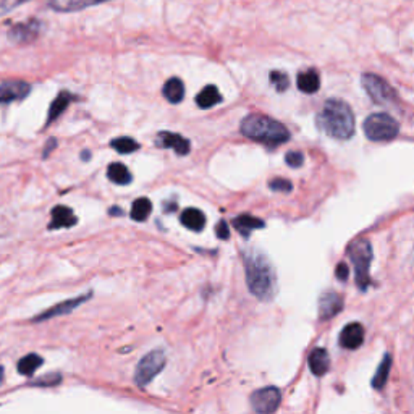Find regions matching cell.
Wrapping results in <instances>:
<instances>
[{
  "mask_svg": "<svg viewBox=\"0 0 414 414\" xmlns=\"http://www.w3.org/2000/svg\"><path fill=\"white\" fill-rule=\"evenodd\" d=\"M244 269L249 292L261 301H271L277 295V273L266 254L261 251L244 253Z\"/></svg>",
  "mask_w": 414,
  "mask_h": 414,
  "instance_id": "6da1fadb",
  "label": "cell"
},
{
  "mask_svg": "<svg viewBox=\"0 0 414 414\" xmlns=\"http://www.w3.org/2000/svg\"><path fill=\"white\" fill-rule=\"evenodd\" d=\"M316 123L319 129L335 139H350L355 133V116L342 99H328L317 113Z\"/></svg>",
  "mask_w": 414,
  "mask_h": 414,
  "instance_id": "7a4b0ae2",
  "label": "cell"
},
{
  "mask_svg": "<svg viewBox=\"0 0 414 414\" xmlns=\"http://www.w3.org/2000/svg\"><path fill=\"white\" fill-rule=\"evenodd\" d=\"M241 133L249 139H256L269 146H278L290 139L285 125L264 116H249L241 122Z\"/></svg>",
  "mask_w": 414,
  "mask_h": 414,
  "instance_id": "3957f363",
  "label": "cell"
},
{
  "mask_svg": "<svg viewBox=\"0 0 414 414\" xmlns=\"http://www.w3.org/2000/svg\"><path fill=\"white\" fill-rule=\"evenodd\" d=\"M348 253H350L351 262L355 266L356 283L359 290H366L369 283H371V277H369V267H371L372 262L371 243L367 239H359V241L351 244Z\"/></svg>",
  "mask_w": 414,
  "mask_h": 414,
  "instance_id": "277c9868",
  "label": "cell"
},
{
  "mask_svg": "<svg viewBox=\"0 0 414 414\" xmlns=\"http://www.w3.org/2000/svg\"><path fill=\"white\" fill-rule=\"evenodd\" d=\"M400 125L388 113H372L364 122V133L371 141H390L397 138Z\"/></svg>",
  "mask_w": 414,
  "mask_h": 414,
  "instance_id": "5b68a950",
  "label": "cell"
},
{
  "mask_svg": "<svg viewBox=\"0 0 414 414\" xmlns=\"http://www.w3.org/2000/svg\"><path fill=\"white\" fill-rule=\"evenodd\" d=\"M361 83L366 89L367 96L379 106H388V104L397 102V93L385 79L377 77L374 73H364Z\"/></svg>",
  "mask_w": 414,
  "mask_h": 414,
  "instance_id": "8992f818",
  "label": "cell"
},
{
  "mask_svg": "<svg viewBox=\"0 0 414 414\" xmlns=\"http://www.w3.org/2000/svg\"><path fill=\"white\" fill-rule=\"evenodd\" d=\"M166 363H167V358L164 351L154 350L151 353H148V355L144 356L136 366V372H134V382H136V385L141 388L146 387L148 383L151 382L164 367H166Z\"/></svg>",
  "mask_w": 414,
  "mask_h": 414,
  "instance_id": "52a82bcc",
  "label": "cell"
},
{
  "mask_svg": "<svg viewBox=\"0 0 414 414\" xmlns=\"http://www.w3.org/2000/svg\"><path fill=\"white\" fill-rule=\"evenodd\" d=\"M282 395L280 390L276 387H266L254 392L251 395V406L256 413H273L280 405Z\"/></svg>",
  "mask_w": 414,
  "mask_h": 414,
  "instance_id": "ba28073f",
  "label": "cell"
},
{
  "mask_svg": "<svg viewBox=\"0 0 414 414\" xmlns=\"http://www.w3.org/2000/svg\"><path fill=\"white\" fill-rule=\"evenodd\" d=\"M44 24L39 19H28L24 23H18L8 31V38L17 44H28L36 41L41 34Z\"/></svg>",
  "mask_w": 414,
  "mask_h": 414,
  "instance_id": "9c48e42d",
  "label": "cell"
},
{
  "mask_svg": "<svg viewBox=\"0 0 414 414\" xmlns=\"http://www.w3.org/2000/svg\"><path fill=\"white\" fill-rule=\"evenodd\" d=\"M31 93V86L26 81H3L0 84V104H10L15 101H23Z\"/></svg>",
  "mask_w": 414,
  "mask_h": 414,
  "instance_id": "30bf717a",
  "label": "cell"
},
{
  "mask_svg": "<svg viewBox=\"0 0 414 414\" xmlns=\"http://www.w3.org/2000/svg\"><path fill=\"white\" fill-rule=\"evenodd\" d=\"M107 2H112V0H47L49 7H51L54 12H58V13L81 12V10L96 7V5L107 3Z\"/></svg>",
  "mask_w": 414,
  "mask_h": 414,
  "instance_id": "8fae6325",
  "label": "cell"
},
{
  "mask_svg": "<svg viewBox=\"0 0 414 414\" xmlns=\"http://www.w3.org/2000/svg\"><path fill=\"white\" fill-rule=\"evenodd\" d=\"M343 309V298L335 292H326L322 293L319 299V317L321 319H332L337 316Z\"/></svg>",
  "mask_w": 414,
  "mask_h": 414,
  "instance_id": "7c38bea8",
  "label": "cell"
},
{
  "mask_svg": "<svg viewBox=\"0 0 414 414\" xmlns=\"http://www.w3.org/2000/svg\"><path fill=\"white\" fill-rule=\"evenodd\" d=\"M91 296V293H88V295L84 296H78L74 299H68V301H63L57 304V306H54L51 309H47L46 312L39 314V316H36L33 319V322H42V321H47V319H52V317H57V316H63V314H70L73 311L74 308H78L79 304H83L86 299Z\"/></svg>",
  "mask_w": 414,
  "mask_h": 414,
  "instance_id": "4fadbf2b",
  "label": "cell"
},
{
  "mask_svg": "<svg viewBox=\"0 0 414 414\" xmlns=\"http://www.w3.org/2000/svg\"><path fill=\"white\" fill-rule=\"evenodd\" d=\"M364 342V327L359 322L348 324L342 331L340 345L347 350H358Z\"/></svg>",
  "mask_w": 414,
  "mask_h": 414,
  "instance_id": "5bb4252c",
  "label": "cell"
},
{
  "mask_svg": "<svg viewBox=\"0 0 414 414\" xmlns=\"http://www.w3.org/2000/svg\"><path fill=\"white\" fill-rule=\"evenodd\" d=\"M156 144L161 148H172L178 156H186L189 149H191L186 138L180 136V134H175V133H168V132L159 133Z\"/></svg>",
  "mask_w": 414,
  "mask_h": 414,
  "instance_id": "9a60e30c",
  "label": "cell"
},
{
  "mask_svg": "<svg viewBox=\"0 0 414 414\" xmlns=\"http://www.w3.org/2000/svg\"><path fill=\"white\" fill-rule=\"evenodd\" d=\"M78 218L74 217L73 211L67 206H56L52 209V221L49 223L51 230H57V228H70L77 225Z\"/></svg>",
  "mask_w": 414,
  "mask_h": 414,
  "instance_id": "2e32d148",
  "label": "cell"
},
{
  "mask_svg": "<svg viewBox=\"0 0 414 414\" xmlns=\"http://www.w3.org/2000/svg\"><path fill=\"white\" fill-rule=\"evenodd\" d=\"M308 361L311 372L317 377L324 376V374L328 371V367H331V356H328V353L324 350V348H316V350L309 355Z\"/></svg>",
  "mask_w": 414,
  "mask_h": 414,
  "instance_id": "e0dca14e",
  "label": "cell"
},
{
  "mask_svg": "<svg viewBox=\"0 0 414 414\" xmlns=\"http://www.w3.org/2000/svg\"><path fill=\"white\" fill-rule=\"evenodd\" d=\"M298 89L304 94H314L319 91L321 88V78H319V73L316 70H306V72H301L298 74L296 79Z\"/></svg>",
  "mask_w": 414,
  "mask_h": 414,
  "instance_id": "ac0fdd59",
  "label": "cell"
},
{
  "mask_svg": "<svg viewBox=\"0 0 414 414\" xmlns=\"http://www.w3.org/2000/svg\"><path fill=\"white\" fill-rule=\"evenodd\" d=\"M180 222L186 228H189V230L201 232L204 225H206V216H204L199 209H186V211L182 212Z\"/></svg>",
  "mask_w": 414,
  "mask_h": 414,
  "instance_id": "d6986e66",
  "label": "cell"
},
{
  "mask_svg": "<svg viewBox=\"0 0 414 414\" xmlns=\"http://www.w3.org/2000/svg\"><path fill=\"white\" fill-rule=\"evenodd\" d=\"M162 91L168 102L180 104L184 97V84L180 78H170L166 84H164Z\"/></svg>",
  "mask_w": 414,
  "mask_h": 414,
  "instance_id": "ffe728a7",
  "label": "cell"
},
{
  "mask_svg": "<svg viewBox=\"0 0 414 414\" xmlns=\"http://www.w3.org/2000/svg\"><path fill=\"white\" fill-rule=\"evenodd\" d=\"M221 101H222L221 93H218V89L214 86V84H209V86L204 88L196 97L198 106L201 109H211Z\"/></svg>",
  "mask_w": 414,
  "mask_h": 414,
  "instance_id": "44dd1931",
  "label": "cell"
},
{
  "mask_svg": "<svg viewBox=\"0 0 414 414\" xmlns=\"http://www.w3.org/2000/svg\"><path fill=\"white\" fill-rule=\"evenodd\" d=\"M73 101V96L68 91H62L56 97V101L51 104V109H49V118H47V125L52 123L54 120H57L62 112L70 106V102Z\"/></svg>",
  "mask_w": 414,
  "mask_h": 414,
  "instance_id": "7402d4cb",
  "label": "cell"
},
{
  "mask_svg": "<svg viewBox=\"0 0 414 414\" xmlns=\"http://www.w3.org/2000/svg\"><path fill=\"white\" fill-rule=\"evenodd\" d=\"M233 225H235L237 230L241 233L243 237H249V233H251L253 230H256V228H262L264 222L261 221V218H256L253 216H239L235 218V221H233Z\"/></svg>",
  "mask_w": 414,
  "mask_h": 414,
  "instance_id": "603a6c76",
  "label": "cell"
},
{
  "mask_svg": "<svg viewBox=\"0 0 414 414\" xmlns=\"http://www.w3.org/2000/svg\"><path fill=\"white\" fill-rule=\"evenodd\" d=\"M390 367H392V356L390 355H385L382 359L381 366L376 371V376L372 379V387L376 388V390H382L383 387H385V383L388 381V374H390Z\"/></svg>",
  "mask_w": 414,
  "mask_h": 414,
  "instance_id": "cb8c5ba5",
  "label": "cell"
},
{
  "mask_svg": "<svg viewBox=\"0 0 414 414\" xmlns=\"http://www.w3.org/2000/svg\"><path fill=\"white\" fill-rule=\"evenodd\" d=\"M42 363L44 361L41 356L36 355V353H31V355H26L24 358L19 359L17 369L22 376H33V374L42 366Z\"/></svg>",
  "mask_w": 414,
  "mask_h": 414,
  "instance_id": "d4e9b609",
  "label": "cell"
},
{
  "mask_svg": "<svg viewBox=\"0 0 414 414\" xmlns=\"http://www.w3.org/2000/svg\"><path fill=\"white\" fill-rule=\"evenodd\" d=\"M107 177L111 182L117 183V184H128L132 183V173L128 172L127 166L123 164H111L107 170Z\"/></svg>",
  "mask_w": 414,
  "mask_h": 414,
  "instance_id": "484cf974",
  "label": "cell"
},
{
  "mask_svg": "<svg viewBox=\"0 0 414 414\" xmlns=\"http://www.w3.org/2000/svg\"><path fill=\"white\" fill-rule=\"evenodd\" d=\"M152 211V204L148 198H139L133 202L132 207V218L136 222H144L146 218L151 216Z\"/></svg>",
  "mask_w": 414,
  "mask_h": 414,
  "instance_id": "4316f807",
  "label": "cell"
},
{
  "mask_svg": "<svg viewBox=\"0 0 414 414\" xmlns=\"http://www.w3.org/2000/svg\"><path fill=\"white\" fill-rule=\"evenodd\" d=\"M111 146L120 154H132L139 149V144L134 141V139L127 138V136L113 139V141L111 143Z\"/></svg>",
  "mask_w": 414,
  "mask_h": 414,
  "instance_id": "83f0119b",
  "label": "cell"
},
{
  "mask_svg": "<svg viewBox=\"0 0 414 414\" xmlns=\"http://www.w3.org/2000/svg\"><path fill=\"white\" fill-rule=\"evenodd\" d=\"M269 79H271V84H273L277 89V93L287 91L288 86H290V79H288V74L283 72H278V70H273L269 74Z\"/></svg>",
  "mask_w": 414,
  "mask_h": 414,
  "instance_id": "f1b7e54d",
  "label": "cell"
},
{
  "mask_svg": "<svg viewBox=\"0 0 414 414\" xmlns=\"http://www.w3.org/2000/svg\"><path fill=\"white\" fill-rule=\"evenodd\" d=\"M269 188H271L272 191L290 193L293 189V184H292V182H288V180H285V178H276V180H271Z\"/></svg>",
  "mask_w": 414,
  "mask_h": 414,
  "instance_id": "f546056e",
  "label": "cell"
},
{
  "mask_svg": "<svg viewBox=\"0 0 414 414\" xmlns=\"http://www.w3.org/2000/svg\"><path fill=\"white\" fill-rule=\"evenodd\" d=\"M26 2H29V0H0V17L13 12L15 8L19 7V5L26 3Z\"/></svg>",
  "mask_w": 414,
  "mask_h": 414,
  "instance_id": "4dcf8cb0",
  "label": "cell"
},
{
  "mask_svg": "<svg viewBox=\"0 0 414 414\" xmlns=\"http://www.w3.org/2000/svg\"><path fill=\"white\" fill-rule=\"evenodd\" d=\"M62 381V377H60V374H49V376L39 379V381L33 382V385H38V387H54L60 383Z\"/></svg>",
  "mask_w": 414,
  "mask_h": 414,
  "instance_id": "1f68e13d",
  "label": "cell"
},
{
  "mask_svg": "<svg viewBox=\"0 0 414 414\" xmlns=\"http://www.w3.org/2000/svg\"><path fill=\"white\" fill-rule=\"evenodd\" d=\"M285 161H287V164H288V166H290L292 168H299V167L303 166L304 157H303V154H301V152H298V151H290V152L287 154Z\"/></svg>",
  "mask_w": 414,
  "mask_h": 414,
  "instance_id": "d6a6232c",
  "label": "cell"
},
{
  "mask_svg": "<svg viewBox=\"0 0 414 414\" xmlns=\"http://www.w3.org/2000/svg\"><path fill=\"white\" fill-rule=\"evenodd\" d=\"M335 276H337L338 280H342V282L348 280V277H350V269H348V266L345 262L338 264L337 269H335Z\"/></svg>",
  "mask_w": 414,
  "mask_h": 414,
  "instance_id": "836d02e7",
  "label": "cell"
},
{
  "mask_svg": "<svg viewBox=\"0 0 414 414\" xmlns=\"http://www.w3.org/2000/svg\"><path fill=\"white\" fill-rule=\"evenodd\" d=\"M216 233H217V237L222 238V239H228V238H230V228H228L227 222L221 221V223H217Z\"/></svg>",
  "mask_w": 414,
  "mask_h": 414,
  "instance_id": "e575fe53",
  "label": "cell"
},
{
  "mask_svg": "<svg viewBox=\"0 0 414 414\" xmlns=\"http://www.w3.org/2000/svg\"><path fill=\"white\" fill-rule=\"evenodd\" d=\"M56 146H57V141H56V139H54V138H51V139H49V144H47V148H46V149H44V152H42V157H44V159H46V157H49V154H51V151H52V149H54V148H56Z\"/></svg>",
  "mask_w": 414,
  "mask_h": 414,
  "instance_id": "d590c367",
  "label": "cell"
},
{
  "mask_svg": "<svg viewBox=\"0 0 414 414\" xmlns=\"http://www.w3.org/2000/svg\"><path fill=\"white\" fill-rule=\"evenodd\" d=\"M111 214H120V216H122V211H120V209H112Z\"/></svg>",
  "mask_w": 414,
  "mask_h": 414,
  "instance_id": "8d00e7d4",
  "label": "cell"
},
{
  "mask_svg": "<svg viewBox=\"0 0 414 414\" xmlns=\"http://www.w3.org/2000/svg\"><path fill=\"white\" fill-rule=\"evenodd\" d=\"M2 379H3V367L0 366V382H2Z\"/></svg>",
  "mask_w": 414,
  "mask_h": 414,
  "instance_id": "74e56055",
  "label": "cell"
}]
</instances>
